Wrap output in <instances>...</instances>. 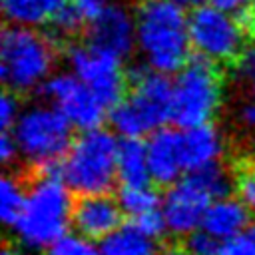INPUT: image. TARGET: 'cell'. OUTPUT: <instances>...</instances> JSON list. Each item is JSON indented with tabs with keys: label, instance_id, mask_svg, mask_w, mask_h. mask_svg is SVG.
Wrapping results in <instances>:
<instances>
[{
	"label": "cell",
	"instance_id": "obj_1",
	"mask_svg": "<svg viewBox=\"0 0 255 255\" xmlns=\"http://www.w3.org/2000/svg\"><path fill=\"white\" fill-rule=\"evenodd\" d=\"M135 50L143 64L177 74L191 56L189 14L167 0H143L135 8Z\"/></svg>",
	"mask_w": 255,
	"mask_h": 255
},
{
	"label": "cell",
	"instance_id": "obj_2",
	"mask_svg": "<svg viewBox=\"0 0 255 255\" xmlns=\"http://www.w3.org/2000/svg\"><path fill=\"white\" fill-rule=\"evenodd\" d=\"M72 189L60 171H38L26 187V201L12 225L18 243L26 251H44L72 223Z\"/></svg>",
	"mask_w": 255,
	"mask_h": 255
},
{
	"label": "cell",
	"instance_id": "obj_3",
	"mask_svg": "<svg viewBox=\"0 0 255 255\" xmlns=\"http://www.w3.org/2000/svg\"><path fill=\"white\" fill-rule=\"evenodd\" d=\"M120 139L114 129L94 128L80 131L66 151L58 171L78 195L110 193L118 181Z\"/></svg>",
	"mask_w": 255,
	"mask_h": 255
},
{
	"label": "cell",
	"instance_id": "obj_4",
	"mask_svg": "<svg viewBox=\"0 0 255 255\" xmlns=\"http://www.w3.org/2000/svg\"><path fill=\"white\" fill-rule=\"evenodd\" d=\"M56 46L34 26L10 24L0 38V78L16 94L42 90L54 74Z\"/></svg>",
	"mask_w": 255,
	"mask_h": 255
},
{
	"label": "cell",
	"instance_id": "obj_5",
	"mask_svg": "<svg viewBox=\"0 0 255 255\" xmlns=\"http://www.w3.org/2000/svg\"><path fill=\"white\" fill-rule=\"evenodd\" d=\"M74 126L50 102L26 106L10 128L18 155L36 171H58L70 149Z\"/></svg>",
	"mask_w": 255,
	"mask_h": 255
},
{
	"label": "cell",
	"instance_id": "obj_6",
	"mask_svg": "<svg viewBox=\"0 0 255 255\" xmlns=\"http://www.w3.org/2000/svg\"><path fill=\"white\" fill-rule=\"evenodd\" d=\"M223 104V80L217 64L197 56L173 78V112L175 128H193L209 124Z\"/></svg>",
	"mask_w": 255,
	"mask_h": 255
},
{
	"label": "cell",
	"instance_id": "obj_7",
	"mask_svg": "<svg viewBox=\"0 0 255 255\" xmlns=\"http://www.w3.org/2000/svg\"><path fill=\"white\" fill-rule=\"evenodd\" d=\"M247 28L241 14L227 12L209 2L189 10L191 48L213 64L235 62L245 52Z\"/></svg>",
	"mask_w": 255,
	"mask_h": 255
},
{
	"label": "cell",
	"instance_id": "obj_8",
	"mask_svg": "<svg viewBox=\"0 0 255 255\" xmlns=\"http://www.w3.org/2000/svg\"><path fill=\"white\" fill-rule=\"evenodd\" d=\"M66 62L70 72H74L108 110L126 98L128 80L118 56L86 42L70 46L66 52Z\"/></svg>",
	"mask_w": 255,
	"mask_h": 255
},
{
	"label": "cell",
	"instance_id": "obj_9",
	"mask_svg": "<svg viewBox=\"0 0 255 255\" xmlns=\"http://www.w3.org/2000/svg\"><path fill=\"white\" fill-rule=\"evenodd\" d=\"M40 92L44 94L46 102L54 104L68 118V122L80 131L100 128L106 118L108 108L70 70L52 74Z\"/></svg>",
	"mask_w": 255,
	"mask_h": 255
},
{
	"label": "cell",
	"instance_id": "obj_10",
	"mask_svg": "<svg viewBox=\"0 0 255 255\" xmlns=\"http://www.w3.org/2000/svg\"><path fill=\"white\" fill-rule=\"evenodd\" d=\"M129 82H131V90L126 98L141 116L149 133L171 122L173 80H169V74L155 72L143 64L131 70Z\"/></svg>",
	"mask_w": 255,
	"mask_h": 255
},
{
	"label": "cell",
	"instance_id": "obj_11",
	"mask_svg": "<svg viewBox=\"0 0 255 255\" xmlns=\"http://www.w3.org/2000/svg\"><path fill=\"white\" fill-rule=\"evenodd\" d=\"M211 201L213 197L187 171V175L169 185L161 197V213L165 217L167 233L175 237H187L189 233L197 231Z\"/></svg>",
	"mask_w": 255,
	"mask_h": 255
},
{
	"label": "cell",
	"instance_id": "obj_12",
	"mask_svg": "<svg viewBox=\"0 0 255 255\" xmlns=\"http://www.w3.org/2000/svg\"><path fill=\"white\" fill-rule=\"evenodd\" d=\"M88 42L96 48L128 58L135 50V12L120 0H112L108 8L88 24Z\"/></svg>",
	"mask_w": 255,
	"mask_h": 255
},
{
	"label": "cell",
	"instance_id": "obj_13",
	"mask_svg": "<svg viewBox=\"0 0 255 255\" xmlns=\"http://www.w3.org/2000/svg\"><path fill=\"white\" fill-rule=\"evenodd\" d=\"M122 207L118 197L110 193H88L78 195L72 209V225L82 235L102 241L122 225Z\"/></svg>",
	"mask_w": 255,
	"mask_h": 255
},
{
	"label": "cell",
	"instance_id": "obj_14",
	"mask_svg": "<svg viewBox=\"0 0 255 255\" xmlns=\"http://www.w3.org/2000/svg\"><path fill=\"white\" fill-rule=\"evenodd\" d=\"M147 159H149V175L157 185H173L183 177L185 159L181 145V128H157L149 133L147 141Z\"/></svg>",
	"mask_w": 255,
	"mask_h": 255
},
{
	"label": "cell",
	"instance_id": "obj_15",
	"mask_svg": "<svg viewBox=\"0 0 255 255\" xmlns=\"http://www.w3.org/2000/svg\"><path fill=\"white\" fill-rule=\"evenodd\" d=\"M181 145H183V159L187 171H195L211 163H219L225 151L223 133L213 126V122L181 129Z\"/></svg>",
	"mask_w": 255,
	"mask_h": 255
},
{
	"label": "cell",
	"instance_id": "obj_16",
	"mask_svg": "<svg viewBox=\"0 0 255 255\" xmlns=\"http://www.w3.org/2000/svg\"><path fill=\"white\" fill-rule=\"evenodd\" d=\"M249 205L243 203L239 197H217L209 203L201 227L215 235L219 241L231 239L235 235H241L249 229Z\"/></svg>",
	"mask_w": 255,
	"mask_h": 255
},
{
	"label": "cell",
	"instance_id": "obj_17",
	"mask_svg": "<svg viewBox=\"0 0 255 255\" xmlns=\"http://www.w3.org/2000/svg\"><path fill=\"white\" fill-rule=\"evenodd\" d=\"M231 80L235 88L233 118L245 131L255 133V48L235 60Z\"/></svg>",
	"mask_w": 255,
	"mask_h": 255
},
{
	"label": "cell",
	"instance_id": "obj_18",
	"mask_svg": "<svg viewBox=\"0 0 255 255\" xmlns=\"http://www.w3.org/2000/svg\"><path fill=\"white\" fill-rule=\"evenodd\" d=\"M70 0H0L4 18L18 26H48Z\"/></svg>",
	"mask_w": 255,
	"mask_h": 255
},
{
	"label": "cell",
	"instance_id": "obj_19",
	"mask_svg": "<svg viewBox=\"0 0 255 255\" xmlns=\"http://www.w3.org/2000/svg\"><path fill=\"white\" fill-rule=\"evenodd\" d=\"M118 181L122 185H143L151 181L147 145L139 137H122L118 147Z\"/></svg>",
	"mask_w": 255,
	"mask_h": 255
},
{
	"label": "cell",
	"instance_id": "obj_20",
	"mask_svg": "<svg viewBox=\"0 0 255 255\" xmlns=\"http://www.w3.org/2000/svg\"><path fill=\"white\" fill-rule=\"evenodd\" d=\"M155 239L139 231L131 221L122 223L114 233L100 241V255H155Z\"/></svg>",
	"mask_w": 255,
	"mask_h": 255
},
{
	"label": "cell",
	"instance_id": "obj_21",
	"mask_svg": "<svg viewBox=\"0 0 255 255\" xmlns=\"http://www.w3.org/2000/svg\"><path fill=\"white\" fill-rule=\"evenodd\" d=\"M118 201H120V207H122L124 215H128L129 219H133L141 213H147L151 209L161 207V197L147 183H143V185H122V189L118 193Z\"/></svg>",
	"mask_w": 255,
	"mask_h": 255
},
{
	"label": "cell",
	"instance_id": "obj_22",
	"mask_svg": "<svg viewBox=\"0 0 255 255\" xmlns=\"http://www.w3.org/2000/svg\"><path fill=\"white\" fill-rule=\"evenodd\" d=\"M24 201H26V187H22V183L6 173L0 181V219L6 227H12L22 209H24Z\"/></svg>",
	"mask_w": 255,
	"mask_h": 255
},
{
	"label": "cell",
	"instance_id": "obj_23",
	"mask_svg": "<svg viewBox=\"0 0 255 255\" xmlns=\"http://www.w3.org/2000/svg\"><path fill=\"white\" fill-rule=\"evenodd\" d=\"M199 183L201 187L213 197H225L231 193V189L235 187V181L233 177L229 175V171L221 165V163H211L207 167H201V169H195V171H189Z\"/></svg>",
	"mask_w": 255,
	"mask_h": 255
},
{
	"label": "cell",
	"instance_id": "obj_24",
	"mask_svg": "<svg viewBox=\"0 0 255 255\" xmlns=\"http://www.w3.org/2000/svg\"><path fill=\"white\" fill-rule=\"evenodd\" d=\"M44 255H100V245L80 231H66L44 249Z\"/></svg>",
	"mask_w": 255,
	"mask_h": 255
},
{
	"label": "cell",
	"instance_id": "obj_25",
	"mask_svg": "<svg viewBox=\"0 0 255 255\" xmlns=\"http://www.w3.org/2000/svg\"><path fill=\"white\" fill-rule=\"evenodd\" d=\"M50 26H52V34L56 36V38H72V36H76L84 26H86V22H84V18L70 6V2L54 16V20L50 22Z\"/></svg>",
	"mask_w": 255,
	"mask_h": 255
},
{
	"label": "cell",
	"instance_id": "obj_26",
	"mask_svg": "<svg viewBox=\"0 0 255 255\" xmlns=\"http://www.w3.org/2000/svg\"><path fill=\"white\" fill-rule=\"evenodd\" d=\"M185 249L189 251V255H219L221 241L203 227H199L185 237Z\"/></svg>",
	"mask_w": 255,
	"mask_h": 255
},
{
	"label": "cell",
	"instance_id": "obj_27",
	"mask_svg": "<svg viewBox=\"0 0 255 255\" xmlns=\"http://www.w3.org/2000/svg\"><path fill=\"white\" fill-rule=\"evenodd\" d=\"M129 221H131L139 231H143L145 235H149V237L155 239V241L167 233V225H165V217H163V213H161V207L151 209V211H147V213H141V215H137V217H133V219H129Z\"/></svg>",
	"mask_w": 255,
	"mask_h": 255
},
{
	"label": "cell",
	"instance_id": "obj_28",
	"mask_svg": "<svg viewBox=\"0 0 255 255\" xmlns=\"http://www.w3.org/2000/svg\"><path fill=\"white\" fill-rule=\"evenodd\" d=\"M219 255H255V237L245 231L231 239L221 241Z\"/></svg>",
	"mask_w": 255,
	"mask_h": 255
},
{
	"label": "cell",
	"instance_id": "obj_29",
	"mask_svg": "<svg viewBox=\"0 0 255 255\" xmlns=\"http://www.w3.org/2000/svg\"><path fill=\"white\" fill-rule=\"evenodd\" d=\"M235 191H237V197L243 203H247L251 211H255V167L239 171L235 179Z\"/></svg>",
	"mask_w": 255,
	"mask_h": 255
},
{
	"label": "cell",
	"instance_id": "obj_30",
	"mask_svg": "<svg viewBox=\"0 0 255 255\" xmlns=\"http://www.w3.org/2000/svg\"><path fill=\"white\" fill-rule=\"evenodd\" d=\"M14 94L16 92L10 90V92H4L2 98H0V122H2V128L4 129H10L16 124V120H18V116L22 112Z\"/></svg>",
	"mask_w": 255,
	"mask_h": 255
},
{
	"label": "cell",
	"instance_id": "obj_31",
	"mask_svg": "<svg viewBox=\"0 0 255 255\" xmlns=\"http://www.w3.org/2000/svg\"><path fill=\"white\" fill-rule=\"evenodd\" d=\"M112 0H70V6L84 18L86 24L94 22L110 4Z\"/></svg>",
	"mask_w": 255,
	"mask_h": 255
},
{
	"label": "cell",
	"instance_id": "obj_32",
	"mask_svg": "<svg viewBox=\"0 0 255 255\" xmlns=\"http://www.w3.org/2000/svg\"><path fill=\"white\" fill-rule=\"evenodd\" d=\"M16 157H20L18 155V145H16V139H14V135H12V131L10 129H4V133H2V137H0V159H2V163H12Z\"/></svg>",
	"mask_w": 255,
	"mask_h": 255
},
{
	"label": "cell",
	"instance_id": "obj_33",
	"mask_svg": "<svg viewBox=\"0 0 255 255\" xmlns=\"http://www.w3.org/2000/svg\"><path fill=\"white\" fill-rule=\"evenodd\" d=\"M217 8H223L227 12H233V14H245L251 0H205Z\"/></svg>",
	"mask_w": 255,
	"mask_h": 255
},
{
	"label": "cell",
	"instance_id": "obj_34",
	"mask_svg": "<svg viewBox=\"0 0 255 255\" xmlns=\"http://www.w3.org/2000/svg\"><path fill=\"white\" fill-rule=\"evenodd\" d=\"M155 255H189V251L185 247H177V245H169L163 249H157Z\"/></svg>",
	"mask_w": 255,
	"mask_h": 255
},
{
	"label": "cell",
	"instance_id": "obj_35",
	"mask_svg": "<svg viewBox=\"0 0 255 255\" xmlns=\"http://www.w3.org/2000/svg\"><path fill=\"white\" fill-rule=\"evenodd\" d=\"M167 2H171V4H175L179 8H183V10H193L199 4H203V0H167Z\"/></svg>",
	"mask_w": 255,
	"mask_h": 255
},
{
	"label": "cell",
	"instance_id": "obj_36",
	"mask_svg": "<svg viewBox=\"0 0 255 255\" xmlns=\"http://www.w3.org/2000/svg\"><path fill=\"white\" fill-rule=\"evenodd\" d=\"M243 16V20L247 22V26H255V0H251V4H249V8H247V12L245 14H241Z\"/></svg>",
	"mask_w": 255,
	"mask_h": 255
},
{
	"label": "cell",
	"instance_id": "obj_37",
	"mask_svg": "<svg viewBox=\"0 0 255 255\" xmlns=\"http://www.w3.org/2000/svg\"><path fill=\"white\" fill-rule=\"evenodd\" d=\"M0 255H22V253H20L18 249H14V247H4Z\"/></svg>",
	"mask_w": 255,
	"mask_h": 255
},
{
	"label": "cell",
	"instance_id": "obj_38",
	"mask_svg": "<svg viewBox=\"0 0 255 255\" xmlns=\"http://www.w3.org/2000/svg\"><path fill=\"white\" fill-rule=\"evenodd\" d=\"M247 231H249V233H251V235H253V237H255V223H251V225H249V229H247Z\"/></svg>",
	"mask_w": 255,
	"mask_h": 255
}]
</instances>
